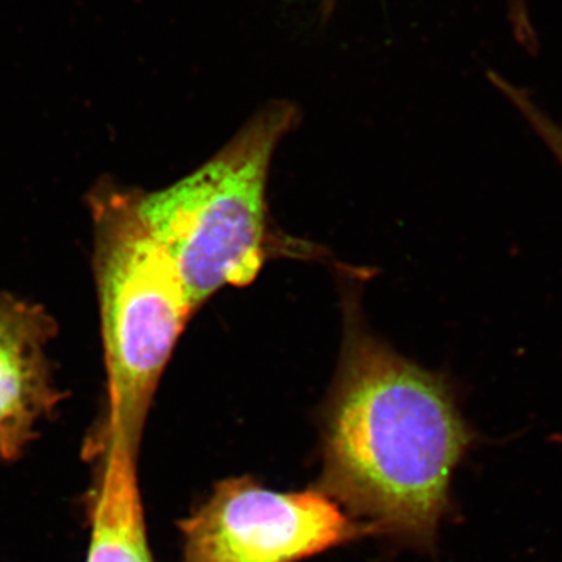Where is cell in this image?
<instances>
[{
    "label": "cell",
    "mask_w": 562,
    "mask_h": 562,
    "mask_svg": "<svg viewBox=\"0 0 562 562\" xmlns=\"http://www.w3.org/2000/svg\"><path fill=\"white\" fill-rule=\"evenodd\" d=\"M319 490L379 536L432 549L472 432L449 387L346 313Z\"/></svg>",
    "instance_id": "cell-1"
},
{
    "label": "cell",
    "mask_w": 562,
    "mask_h": 562,
    "mask_svg": "<svg viewBox=\"0 0 562 562\" xmlns=\"http://www.w3.org/2000/svg\"><path fill=\"white\" fill-rule=\"evenodd\" d=\"M138 194L105 176L87 195L105 364L101 413L83 443L88 461L113 443L139 453L155 392L194 313L140 217Z\"/></svg>",
    "instance_id": "cell-2"
},
{
    "label": "cell",
    "mask_w": 562,
    "mask_h": 562,
    "mask_svg": "<svg viewBox=\"0 0 562 562\" xmlns=\"http://www.w3.org/2000/svg\"><path fill=\"white\" fill-rule=\"evenodd\" d=\"M297 120L272 102L190 176L138 194L144 224L179 277L192 312L222 288L257 279L269 250V169Z\"/></svg>",
    "instance_id": "cell-3"
},
{
    "label": "cell",
    "mask_w": 562,
    "mask_h": 562,
    "mask_svg": "<svg viewBox=\"0 0 562 562\" xmlns=\"http://www.w3.org/2000/svg\"><path fill=\"white\" fill-rule=\"evenodd\" d=\"M180 530L181 562H299L379 536L321 490L277 492L251 476L217 483Z\"/></svg>",
    "instance_id": "cell-4"
},
{
    "label": "cell",
    "mask_w": 562,
    "mask_h": 562,
    "mask_svg": "<svg viewBox=\"0 0 562 562\" xmlns=\"http://www.w3.org/2000/svg\"><path fill=\"white\" fill-rule=\"evenodd\" d=\"M57 335L46 306L0 292V461L20 460L66 398L47 355Z\"/></svg>",
    "instance_id": "cell-5"
},
{
    "label": "cell",
    "mask_w": 562,
    "mask_h": 562,
    "mask_svg": "<svg viewBox=\"0 0 562 562\" xmlns=\"http://www.w3.org/2000/svg\"><path fill=\"white\" fill-rule=\"evenodd\" d=\"M138 454L113 443L91 461L98 462V479L87 562H155L140 498Z\"/></svg>",
    "instance_id": "cell-6"
},
{
    "label": "cell",
    "mask_w": 562,
    "mask_h": 562,
    "mask_svg": "<svg viewBox=\"0 0 562 562\" xmlns=\"http://www.w3.org/2000/svg\"><path fill=\"white\" fill-rule=\"evenodd\" d=\"M490 79L494 87L508 99L509 102L519 110L525 120L528 121L532 131L538 133L539 138L546 143V146L552 150L554 158L562 166V128L558 122H554L531 98L530 92L524 88L517 87L512 81L506 80L501 74H490Z\"/></svg>",
    "instance_id": "cell-7"
},
{
    "label": "cell",
    "mask_w": 562,
    "mask_h": 562,
    "mask_svg": "<svg viewBox=\"0 0 562 562\" xmlns=\"http://www.w3.org/2000/svg\"><path fill=\"white\" fill-rule=\"evenodd\" d=\"M508 20L517 43L525 50L535 54L539 49V43L535 25H532L528 0H508Z\"/></svg>",
    "instance_id": "cell-8"
},
{
    "label": "cell",
    "mask_w": 562,
    "mask_h": 562,
    "mask_svg": "<svg viewBox=\"0 0 562 562\" xmlns=\"http://www.w3.org/2000/svg\"><path fill=\"white\" fill-rule=\"evenodd\" d=\"M558 441H560L562 443V436H561V438H558Z\"/></svg>",
    "instance_id": "cell-9"
}]
</instances>
